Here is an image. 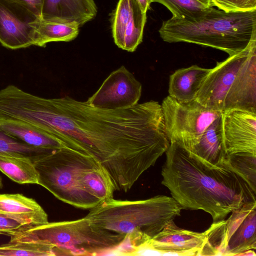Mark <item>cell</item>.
I'll return each mask as SVG.
<instances>
[{"mask_svg": "<svg viewBox=\"0 0 256 256\" xmlns=\"http://www.w3.org/2000/svg\"><path fill=\"white\" fill-rule=\"evenodd\" d=\"M21 118L96 158L116 190L124 192L170 144L161 105L154 100L110 110L68 96L46 98L33 94L25 102Z\"/></svg>", "mask_w": 256, "mask_h": 256, "instance_id": "1", "label": "cell"}, {"mask_svg": "<svg viewBox=\"0 0 256 256\" xmlns=\"http://www.w3.org/2000/svg\"><path fill=\"white\" fill-rule=\"evenodd\" d=\"M166 154L162 184L182 209L203 210L216 222L256 202V192L230 166H213L176 143Z\"/></svg>", "mask_w": 256, "mask_h": 256, "instance_id": "2", "label": "cell"}, {"mask_svg": "<svg viewBox=\"0 0 256 256\" xmlns=\"http://www.w3.org/2000/svg\"><path fill=\"white\" fill-rule=\"evenodd\" d=\"M33 164L38 184L68 204L91 209L113 198L116 189L110 174L92 156L64 146L52 150Z\"/></svg>", "mask_w": 256, "mask_h": 256, "instance_id": "3", "label": "cell"}, {"mask_svg": "<svg viewBox=\"0 0 256 256\" xmlns=\"http://www.w3.org/2000/svg\"><path fill=\"white\" fill-rule=\"evenodd\" d=\"M158 32L166 42L209 46L230 56L246 49L256 36V10L227 12L211 6L190 20L172 16L162 22Z\"/></svg>", "mask_w": 256, "mask_h": 256, "instance_id": "4", "label": "cell"}, {"mask_svg": "<svg viewBox=\"0 0 256 256\" xmlns=\"http://www.w3.org/2000/svg\"><path fill=\"white\" fill-rule=\"evenodd\" d=\"M180 205L172 197L160 195L138 200L113 198L103 200L85 216L93 226L126 236L150 240L180 214Z\"/></svg>", "mask_w": 256, "mask_h": 256, "instance_id": "5", "label": "cell"}, {"mask_svg": "<svg viewBox=\"0 0 256 256\" xmlns=\"http://www.w3.org/2000/svg\"><path fill=\"white\" fill-rule=\"evenodd\" d=\"M8 236L11 242L52 246L57 256L110 255L126 236L95 226L86 217L74 220L48 222Z\"/></svg>", "mask_w": 256, "mask_h": 256, "instance_id": "6", "label": "cell"}, {"mask_svg": "<svg viewBox=\"0 0 256 256\" xmlns=\"http://www.w3.org/2000/svg\"><path fill=\"white\" fill-rule=\"evenodd\" d=\"M226 220L213 222L204 232L197 256H240L256 249V202L232 212Z\"/></svg>", "mask_w": 256, "mask_h": 256, "instance_id": "7", "label": "cell"}, {"mask_svg": "<svg viewBox=\"0 0 256 256\" xmlns=\"http://www.w3.org/2000/svg\"><path fill=\"white\" fill-rule=\"evenodd\" d=\"M165 132L170 143L189 150L222 112L206 108L196 99L178 101L170 96L161 104Z\"/></svg>", "mask_w": 256, "mask_h": 256, "instance_id": "8", "label": "cell"}, {"mask_svg": "<svg viewBox=\"0 0 256 256\" xmlns=\"http://www.w3.org/2000/svg\"><path fill=\"white\" fill-rule=\"evenodd\" d=\"M255 46L256 36L246 49L217 62L202 82L196 100L206 108L222 112L226 95L249 52Z\"/></svg>", "mask_w": 256, "mask_h": 256, "instance_id": "9", "label": "cell"}, {"mask_svg": "<svg viewBox=\"0 0 256 256\" xmlns=\"http://www.w3.org/2000/svg\"><path fill=\"white\" fill-rule=\"evenodd\" d=\"M142 90L141 84L122 66L111 72L86 102L94 107L106 110L128 108L138 104Z\"/></svg>", "mask_w": 256, "mask_h": 256, "instance_id": "10", "label": "cell"}, {"mask_svg": "<svg viewBox=\"0 0 256 256\" xmlns=\"http://www.w3.org/2000/svg\"><path fill=\"white\" fill-rule=\"evenodd\" d=\"M204 232L183 229L170 220L154 237L137 248L132 256H197Z\"/></svg>", "mask_w": 256, "mask_h": 256, "instance_id": "11", "label": "cell"}, {"mask_svg": "<svg viewBox=\"0 0 256 256\" xmlns=\"http://www.w3.org/2000/svg\"><path fill=\"white\" fill-rule=\"evenodd\" d=\"M222 124L228 156L256 154V112L236 109L222 112Z\"/></svg>", "mask_w": 256, "mask_h": 256, "instance_id": "12", "label": "cell"}, {"mask_svg": "<svg viewBox=\"0 0 256 256\" xmlns=\"http://www.w3.org/2000/svg\"><path fill=\"white\" fill-rule=\"evenodd\" d=\"M234 109L256 112V46L250 50L225 98L222 112Z\"/></svg>", "mask_w": 256, "mask_h": 256, "instance_id": "13", "label": "cell"}, {"mask_svg": "<svg viewBox=\"0 0 256 256\" xmlns=\"http://www.w3.org/2000/svg\"><path fill=\"white\" fill-rule=\"evenodd\" d=\"M12 4L0 0V42L15 50L34 45V19H24L12 8Z\"/></svg>", "mask_w": 256, "mask_h": 256, "instance_id": "14", "label": "cell"}, {"mask_svg": "<svg viewBox=\"0 0 256 256\" xmlns=\"http://www.w3.org/2000/svg\"><path fill=\"white\" fill-rule=\"evenodd\" d=\"M34 31V46L44 47L54 42H70L78 34L80 26L76 21L58 18L40 16L30 22Z\"/></svg>", "mask_w": 256, "mask_h": 256, "instance_id": "15", "label": "cell"}, {"mask_svg": "<svg viewBox=\"0 0 256 256\" xmlns=\"http://www.w3.org/2000/svg\"><path fill=\"white\" fill-rule=\"evenodd\" d=\"M188 150L213 166H230L224 145L222 114L206 128L198 142Z\"/></svg>", "mask_w": 256, "mask_h": 256, "instance_id": "16", "label": "cell"}, {"mask_svg": "<svg viewBox=\"0 0 256 256\" xmlns=\"http://www.w3.org/2000/svg\"><path fill=\"white\" fill-rule=\"evenodd\" d=\"M0 214L21 220L31 227L48 222L46 213L35 200L20 194H0Z\"/></svg>", "mask_w": 256, "mask_h": 256, "instance_id": "17", "label": "cell"}, {"mask_svg": "<svg viewBox=\"0 0 256 256\" xmlns=\"http://www.w3.org/2000/svg\"><path fill=\"white\" fill-rule=\"evenodd\" d=\"M97 12L94 0H44L42 16L76 21L81 27L94 19Z\"/></svg>", "mask_w": 256, "mask_h": 256, "instance_id": "18", "label": "cell"}, {"mask_svg": "<svg viewBox=\"0 0 256 256\" xmlns=\"http://www.w3.org/2000/svg\"><path fill=\"white\" fill-rule=\"evenodd\" d=\"M210 69L192 65L176 70L170 76L168 96L180 102L196 99L200 86Z\"/></svg>", "mask_w": 256, "mask_h": 256, "instance_id": "19", "label": "cell"}, {"mask_svg": "<svg viewBox=\"0 0 256 256\" xmlns=\"http://www.w3.org/2000/svg\"><path fill=\"white\" fill-rule=\"evenodd\" d=\"M0 128L26 144L36 148L56 150L68 146L56 136L22 121L0 119Z\"/></svg>", "mask_w": 256, "mask_h": 256, "instance_id": "20", "label": "cell"}, {"mask_svg": "<svg viewBox=\"0 0 256 256\" xmlns=\"http://www.w3.org/2000/svg\"><path fill=\"white\" fill-rule=\"evenodd\" d=\"M0 171L18 184H38V172L29 159L0 156Z\"/></svg>", "mask_w": 256, "mask_h": 256, "instance_id": "21", "label": "cell"}, {"mask_svg": "<svg viewBox=\"0 0 256 256\" xmlns=\"http://www.w3.org/2000/svg\"><path fill=\"white\" fill-rule=\"evenodd\" d=\"M52 150L30 146L0 128V156L25 158L34 162Z\"/></svg>", "mask_w": 256, "mask_h": 256, "instance_id": "22", "label": "cell"}, {"mask_svg": "<svg viewBox=\"0 0 256 256\" xmlns=\"http://www.w3.org/2000/svg\"><path fill=\"white\" fill-rule=\"evenodd\" d=\"M136 2V0H119L112 16L114 40L115 44L122 49L124 48L126 28L133 14Z\"/></svg>", "mask_w": 256, "mask_h": 256, "instance_id": "23", "label": "cell"}, {"mask_svg": "<svg viewBox=\"0 0 256 256\" xmlns=\"http://www.w3.org/2000/svg\"><path fill=\"white\" fill-rule=\"evenodd\" d=\"M164 6L172 16L186 20L201 16L210 7L197 0H151Z\"/></svg>", "mask_w": 256, "mask_h": 256, "instance_id": "24", "label": "cell"}, {"mask_svg": "<svg viewBox=\"0 0 256 256\" xmlns=\"http://www.w3.org/2000/svg\"><path fill=\"white\" fill-rule=\"evenodd\" d=\"M56 256L54 246L44 244L26 242H11L0 246V256Z\"/></svg>", "mask_w": 256, "mask_h": 256, "instance_id": "25", "label": "cell"}, {"mask_svg": "<svg viewBox=\"0 0 256 256\" xmlns=\"http://www.w3.org/2000/svg\"><path fill=\"white\" fill-rule=\"evenodd\" d=\"M146 21V13L143 12L137 2L134 12L126 28L124 50L134 52L142 42L144 27Z\"/></svg>", "mask_w": 256, "mask_h": 256, "instance_id": "26", "label": "cell"}, {"mask_svg": "<svg viewBox=\"0 0 256 256\" xmlns=\"http://www.w3.org/2000/svg\"><path fill=\"white\" fill-rule=\"evenodd\" d=\"M211 6L227 12H244L256 10V0H211Z\"/></svg>", "mask_w": 256, "mask_h": 256, "instance_id": "27", "label": "cell"}, {"mask_svg": "<svg viewBox=\"0 0 256 256\" xmlns=\"http://www.w3.org/2000/svg\"><path fill=\"white\" fill-rule=\"evenodd\" d=\"M31 227L28 224L18 219L0 214V234L21 231Z\"/></svg>", "mask_w": 256, "mask_h": 256, "instance_id": "28", "label": "cell"}, {"mask_svg": "<svg viewBox=\"0 0 256 256\" xmlns=\"http://www.w3.org/2000/svg\"><path fill=\"white\" fill-rule=\"evenodd\" d=\"M17 5L34 18L42 16L44 0H2Z\"/></svg>", "mask_w": 256, "mask_h": 256, "instance_id": "29", "label": "cell"}, {"mask_svg": "<svg viewBox=\"0 0 256 256\" xmlns=\"http://www.w3.org/2000/svg\"><path fill=\"white\" fill-rule=\"evenodd\" d=\"M142 11L146 13L150 9V4L152 2L151 0H136Z\"/></svg>", "mask_w": 256, "mask_h": 256, "instance_id": "30", "label": "cell"}, {"mask_svg": "<svg viewBox=\"0 0 256 256\" xmlns=\"http://www.w3.org/2000/svg\"><path fill=\"white\" fill-rule=\"evenodd\" d=\"M240 256H256V254L255 252V250H248L246 251V252L240 254Z\"/></svg>", "mask_w": 256, "mask_h": 256, "instance_id": "31", "label": "cell"}, {"mask_svg": "<svg viewBox=\"0 0 256 256\" xmlns=\"http://www.w3.org/2000/svg\"><path fill=\"white\" fill-rule=\"evenodd\" d=\"M208 6H212L211 0H197Z\"/></svg>", "mask_w": 256, "mask_h": 256, "instance_id": "32", "label": "cell"}, {"mask_svg": "<svg viewBox=\"0 0 256 256\" xmlns=\"http://www.w3.org/2000/svg\"><path fill=\"white\" fill-rule=\"evenodd\" d=\"M2 178L0 176V189H1L2 188Z\"/></svg>", "mask_w": 256, "mask_h": 256, "instance_id": "33", "label": "cell"}]
</instances>
